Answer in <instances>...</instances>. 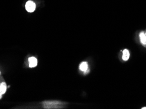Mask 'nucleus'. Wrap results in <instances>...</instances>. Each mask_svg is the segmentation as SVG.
<instances>
[{
  "mask_svg": "<svg viewBox=\"0 0 146 109\" xmlns=\"http://www.w3.org/2000/svg\"><path fill=\"white\" fill-rule=\"evenodd\" d=\"M139 38H140L141 43L143 44V46L146 48V35L143 32H141L139 34Z\"/></svg>",
  "mask_w": 146,
  "mask_h": 109,
  "instance_id": "5",
  "label": "nucleus"
},
{
  "mask_svg": "<svg viewBox=\"0 0 146 109\" xmlns=\"http://www.w3.org/2000/svg\"><path fill=\"white\" fill-rule=\"evenodd\" d=\"M29 67L31 68H33L37 66L38 60L35 57H31L29 58Z\"/></svg>",
  "mask_w": 146,
  "mask_h": 109,
  "instance_id": "4",
  "label": "nucleus"
},
{
  "mask_svg": "<svg viewBox=\"0 0 146 109\" xmlns=\"http://www.w3.org/2000/svg\"><path fill=\"white\" fill-rule=\"evenodd\" d=\"M130 57V52L127 49L123 50V54H122V59L124 61H127Z\"/></svg>",
  "mask_w": 146,
  "mask_h": 109,
  "instance_id": "6",
  "label": "nucleus"
},
{
  "mask_svg": "<svg viewBox=\"0 0 146 109\" xmlns=\"http://www.w3.org/2000/svg\"><path fill=\"white\" fill-rule=\"evenodd\" d=\"M25 8L29 12H33L36 9V3L33 1H28L25 5Z\"/></svg>",
  "mask_w": 146,
  "mask_h": 109,
  "instance_id": "2",
  "label": "nucleus"
},
{
  "mask_svg": "<svg viewBox=\"0 0 146 109\" xmlns=\"http://www.w3.org/2000/svg\"><path fill=\"white\" fill-rule=\"evenodd\" d=\"M79 69H80L81 71L84 72V74H87L88 72H90V70L88 69V65L86 61L82 62L80 64V66H79Z\"/></svg>",
  "mask_w": 146,
  "mask_h": 109,
  "instance_id": "3",
  "label": "nucleus"
},
{
  "mask_svg": "<svg viewBox=\"0 0 146 109\" xmlns=\"http://www.w3.org/2000/svg\"><path fill=\"white\" fill-rule=\"evenodd\" d=\"M145 35H146V34H145Z\"/></svg>",
  "mask_w": 146,
  "mask_h": 109,
  "instance_id": "10",
  "label": "nucleus"
},
{
  "mask_svg": "<svg viewBox=\"0 0 146 109\" xmlns=\"http://www.w3.org/2000/svg\"><path fill=\"white\" fill-rule=\"evenodd\" d=\"M142 109H146V107H143V108H141Z\"/></svg>",
  "mask_w": 146,
  "mask_h": 109,
  "instance_id": "8",
  "label": "nucleus"
},
{
  "mask_svg": "<svg viewBox=\"0 0 146 109\" xmlns=\"http://www.w3.org/2000/svg\"><path fill=\"white\" fill-rule=\"evenodd\" d=\"M0 74H1V72H0Z\"/></svg>",
  "mask_w": 146,
  "mask_h": 109,
  "instance_id": "9",
  "label": "nucleus"
},
{
  "mask_svg": "<svg viewBox=\"0 0 146 109\" xmlns=\"http://www.w3.org/2000/svg\"><path fill=\"white\" fill-rule=\"evenodd\" d=\"M3 91H2V89H1V86H0V99H1L2 97V95H3Z\"/></svg>",
  "mask_w": 146,
  "mask_h": 109,
  "instance_id": "7",
  "label": "nucleus"
},
{
  "mask_svg": "<svg viewBox=\"0 0 146 109\" xmlns=\"http://www.w3.org/2000/svg\"><path fill=\"white\" fill-rule=\"evenodd\" d=\"M65 105V102L59 101H46L42 102L43 107L46 109L62 108Z\"/></svg>",
  "mask_w": 146,
  "mask_h": 109,
  "instance_id": "1",
  "label": "nucleus"
}]
</instances>
